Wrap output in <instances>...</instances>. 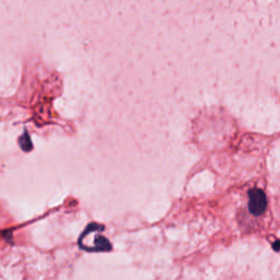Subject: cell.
<instances>
[{
	"mask_svg": "<svg viewBox=\"0 0 280 280\" xmlns=\"http://www.w3.org/2000/svg\"><path fill=\"white\" fill-rule=\"evenodd\" d=\"M19 145L23 151H31L32 149V142H31L30 136L26 133V130H24V134L20 137Z\"/></svg>",
	"mask_w": 280,
	"mask_h": 280,
	"instance_id": "obj_2",
	"label": "cell"
},
{
	"mask_svg": "<svg viewBox=\"0 0 280 280\" xmlns=\"http://www.w3.org/2000/svg\"><path fill=\"white\" fill-rule=\"evenodd\" d=\"M267 207L265 194L258 188H253L248 192V210L254 216H261Z\"/></svg>",
	"mask_w": 280,
	"mask_h": 280,
	"instance_id": "obj_1",
	"label": "cell"
}]
</instances>
